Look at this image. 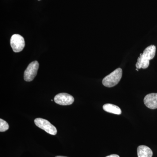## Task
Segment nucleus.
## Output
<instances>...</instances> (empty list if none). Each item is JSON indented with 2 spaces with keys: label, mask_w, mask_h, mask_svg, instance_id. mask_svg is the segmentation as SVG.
<instances>
[{
  "label": "nucleus",
  "mask_w": 157,
  "mask_h": 157,
  "mask_svg": "<svg viewBox=\"0 0 157 157\" xmlns=\"http://www.w3.org/2000/svg\"><path fill=\"white\" fill-rule=\"evenodd\" d=\"M156 53V47L154 45H151L147 47L143 53H140V57L137 59L136 67L137 69H144L148 67L149 61L154 58Z\"/></svg>",
  "instance_id": "f257e3e1"
},
{
  "label": "nucleus",
  "mask_w": 157,
  "mask_h": 157,
  "mask_svg": "<svg viewBox=\"0 0 157 157\" xmlns=\"http://www.w3.org/2000/svg\"><path fill=\"white\" fill-rule=\"evenodd\" d=\"M122 76V70L120 68L104 77L102 81L103 85L107 87H112L119 83Z\"/></svg>",
  "instance_id": "f03ea898"
},
{
  "label": "nucleus",
  "mask_w": 157,
  "mask_h": 157,
  "mask_svg": "<svg viewBox=\"0 0 157 157\" xmlns=\"http://www.w3.org/2000/svg\"><path fill=\"white\" fill-rule=\"evenodd\" d=\"M34 122L37 127L44 130L48 134L53 135H56L57 131L56 128L48 121L41 118H37L35 119Z\"/></svg>",
  "instance_id": "7ed1b4c3"
},
{
  "label": "nucleus",
  "mask_w": 157,
  "mask_h": 157,
  "mask_svg": "<svg viewBox=\"0 0 157 157\" xmlns=\"http://www.w3.org/2000/svg\"><path fill=\"white\" fill-rule=\"evenodd\" d=\"M10 44L13 51L15 52H20L25 46L24 39L19 34H14L11 36Z\"/></svg>",
  "instance_id": "20e7f679"
},
{
  "label": "nucleus",
  "mask_w": 157,
  "mask_h": 157,
  "mask_svg": "<svg viewBox=\"0 0 157 157\" xmlns=\"http://www.w3.org/2000/svg\"><path fill=\"white\" fill-rule=\"evenodd\" d=\"M39 67V63L37 61L32 62L29 65L24 74V78L27 82L33 80L36 76Z\"/></svg>",
  "instance_id": "39448f33"
},
{
  "label": "nucleus",
  "mask_w": 157,
  "mask_h": 157,
  "mask_svg": "<svg viewBox=\"0 0 157 157\" xmlns=\"http://www.w3.org/2000/svg\"><path fill=\"white\" fill-rule=\"evenodd\" d=\"M74 101L73 96L67 93H60L58 94L54 98V101L56 104L60 105H70Z\"/></svg>",
  "instance_id": "423d86ee"
},
{
  "label": "nucleus",
  "mask_w": 157,
  "mask_h": 157,
  "mask_svg": "<svg viewBox=\"0 0 157 157\" xmlns=\"http://www.w3.org/2000/svg\"><path fill=\"white\" fill-rule=\"evenodd\" d=\"M145 106L151 109L157 108V93L148 94L144 99Z\"/></svg>",
  "instance_id": "0eeeda50"
},
{
  "label": "nucleus",
  "mask_w": 157,
  "mask_h": 157,
  "mask_svg": "<svg viewBox=\"0 0 157 157\" xmlns=\"http://www.w3.org/2000/svg\"><path fill=\"white\" fill-rule=\"evenodd\" d=\"M138 157H152L153 152L151 149L145 145H140L137 149Z\"/></svg>",
  "instance_id": "6e6552de"
},
{
  "label": "nucleus",
  "mask_w": 157,
  "mask_h": 157,
  "mask_svg": "<svg viewBox=\"0 0 157 157\" xmlns=\"http://www.w3.org/2000/svg\"><path fill=\"white\" fill-rule=\"evenodd\" d=\"M103 107L104 110L107 112L117 114V115H120L121 113V110L120 107L113 104H105L103 106Z\"/></svg>",
  "instance_id": "1a4fd4ad"
},
{
  "label": "nucleus",
  "mask_w": 157,
  "mask_h": 157,
  "mask_svg": "<svg viewBox=\"0 0 157 157\" xmlns=\"http://www.w3.org/2000/svg\"><path fill=\"white\" fill-rule=\"evenodd\" d=\"M9 124L2 119H0V132H5L9 129Z\"/></svg>",
  "instance_id": "9d476101"
},
{
  "label": "nucleus",
  "mask_w": 157,
  "mask_h": 157,
  "mask_svg": "<svg viewBox=\"0 0 157 157\" xmlns=\"http://www.w3.org/2000/svg\"><path fill=\"white\" fill-rule=\"evenodd\" d=\"M106 157H120V156L118 155L113 154L107 156Z\"/></svg>",
  "instance_id": "9b49d317"
},
{
  "label": "nucleus",
  "mask_w": 157,
  "mask_h": 157,
  "mask_svg": "<svg viewBox=\"0 0 157 157\" xmlns=\"http://www.w3.org/2000/svg\"><path fill=\"white\" fill-rule=\"evenodd\" d=\"M56 157H67L63 156H56Z\"/></svg>",
  "instance_id": "f8f14e48"
},
{
  "label": "nucleus",
  "mask_w": 157,
  "mask_h": 157,
  "mask_svg": "<svg viewBox=\"0 0 157 157\" xmlns=\"http://www.w3.org/2000/svg\"><path fill=\"white\" fill-rule=\"evenodd\" d=\"M136 70H137V71H138V69H136Z\"/></svg>",
  "instance_id": "ddd939ff"
},
{
  "label": "nucleus",
  "mask_w": 157,
  "mask_h": 157,
  "mask_svg": "<svg viewBox=\"0 0 157 157\" xmlns=\"http://www.w3.org/2000/svg\"><path fill=\"white\" fill-rule=\"evenodd\" d=\"M39 1H40V0H39Z\"/></svg>",
  "instance_id": "4468645a"
}]
</instances>
